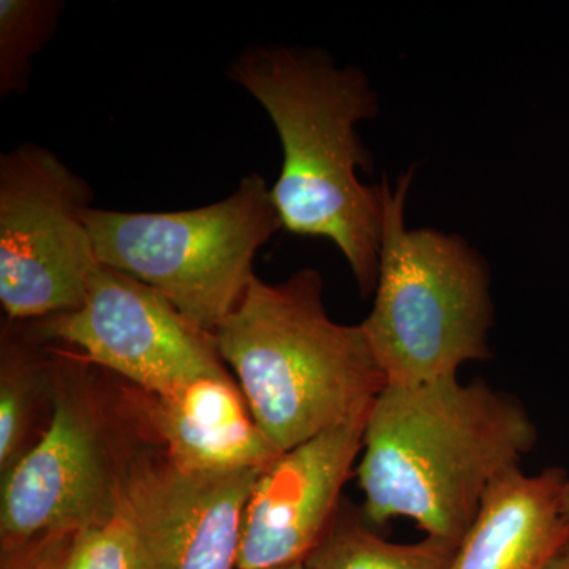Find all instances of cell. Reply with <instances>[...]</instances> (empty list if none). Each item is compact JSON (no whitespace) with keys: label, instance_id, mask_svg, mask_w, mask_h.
I'll use <instances>...</instances> for the list:
<instances>
[{"label":"cell","instance_id":"cell-1","mask_svg":"<svg viewBox=\"0 0 569 569\" xmlns=\"http://www.w3.org/2000/svg\"><path fill=\"white\" fill-rule=\"evenodd\" d=\"M234 84L274 123L283 162L271 187L283 228L329 239L350 264L362 298L373 295L383 238V190L365 186L372 157L358 123L377 118L380 103L365 71L339 67L317 48L261 44L228 67Z\"/></svg>","mask_w":569,"mask_h":569},{"label":"cell","instance_id":"cell-2","mask_svg":"<svg viewBox=\"0 0 569 569\" xmlns=\"http://www.w3.org/2000/svg\"><path fill=\"white\" fill-rule=\"evenodd\" d=\"M537 440L523 403L485 381L387 385L367 415L358 466L367 522L407 518L459 546L490 485Z\"/></svg>","mask_w":569,"mask_h":569},{"label":"cell","instance_id":"cell-3","mask_svg":"<svg viewBox=\"0 0 569 569\" xmlns=\"http://www.w3.org/2000/svg\"><path fill=\"white\" fill-rule=\"evenodd\" d=\"M323 291L317 269L280 283L254 276L213 332L254 421L279 452L366 418L388 385L362 326L331 320Z\"/></svg>","mask_w":569,"mask_h":569},{"label":"cell","instance_id":"cell-4","mask_svg":"<svg viewBox=\"0 0 569 569\" xmlns=\"http://www.w3.org/2000/svg\"><path fill=\"white\" fill-rule=\"evenodd\" d=\"M415 170L383 190V238L373 307L361 321L388 385L458 377L490 359L493 325L488 261L459 234L408 230L406 203Z\"/></svg>","mask_w":569,"mask_h":569},{"label":"cell","instance_id":"cell-5","mask_svg":"<svg viewBox=\"0 0 569 569\" xmlns=\"http://www.w3.org/2000/svg\"><path fill=\"white\" fill-rule=\"evenodd\" d=\"M100 264L140 280L187 320L217 331L252 282L253 260L283 228L263 176H246L233 193L176 212H86Z\"/></svg>","mask_w":569,"mask_h":569},{"label":"cell","instance_id":"cell-6","mask_svg":"<svg viewBox=\"0 0 569 569\" xmlns=\"http://www.w3.org/2000/svg\"><path fill=\"white\" fill-rule=\"evenodd\" d=\"M91 186L43 146L0 157V302L10 321L81 306L99 268L86 212Z\"/></svg>","mask_w":569,"mask_h":569},{"label":"cell","instance_id":"cell-7","mask_svg":"<svg viewBox=\"0 0 569 569\" xmlns=\"http://www.w3.org/2000/svg\"><path fill=\"white\" fill-rule=\"evenodd\" d=\"M37 325L86 361L149 395L204 377L230 376L211 332L187 320L148 284L104 264L93 272L78 309Z\"/></svg>","mask_w":569,"mask_h":569},{"label":"cell","instance_id":"cell-8","mask_svg":"<svg viewBox=\"0 0 569 569\" xmlns=\"http://www.w3.org/2000/svg\"><path fill=\"white\" fill-rule=\"evenodd\" d=\"M122 481L112 470L92 407L74 392H59L43 436L6 471L2 549L110 518Z\"/></svg>","mask_w":569,"mask_h":569},{"label":"cell","instance_id":"cell-9","mask_svg":"<svg viewBox=\"0 0 569 569\" xmlns=\"http://www.w3.org/2000/svg\"><path fill=\"white\" fill-rule=\"evenodd\" d=\"M263 470L197 473L167 462L123 478L141 569H238L247 503Z\"/></svg>","mask_w":569,"mask_h":569},{"label":"cell","instance_id":"cell-10","mask_svg":"<svg viewBox=\"0 0 569 569\" xmlns=\"http://www.w3.org/2000/svg\"><path fill=\"white\" fill-rule=\"evenodd\" d=\"M366 421L332 427L261 471L244 512L238 569L299 563L320 545L361 455Z\"/></svg>","mask_w":569,"mask_h":569},{"label":"cell","instance_id":"cell-11","mask_svg":"<svg viewBox=\"0 0 569 569\" xmlns=\"http://www.w3.org/2000/svg\"><path fill=\"white\" fill-rule=\"evenodd\" d=\"M141 410L167 447L168 462L179 470H263L282 455L230 376L200 378L163 395L144 392Z\"/></svg>","mask_w":569,"mask_h":569},{"label":"cell","instance_id":"cell-12","mask_svg":"<svg viewBox=\"0 0 569 569\" xmlns=\"http://www.w3.org/2000/svg\"><path fill=\"white\" fill-rule=\"evenodd\" d=\"M568 473L509 468L490 485L460 541L452 569H541L569 541L563 509Z\"/></svg>","mask_w":569,"mask_h":569},{"label":"cell","instance_id":"cell-13","mask_svg":"<svg viewBox=\"0 0 569 569\" xmlns=\"http://www.w3.org/2000/svg\"><path fill=\"white\" fill-rule=\"evenodd\" d=\"M458 548L430 537L413 545L391 542L372 530L365 515L337 511L306 565L309 569H452Z\"/></svg>","mask_w":569,"mask_h":569},{"label":"cell","instance_id":"cell-14","mask_svg":"<svg viewBox=\"0 0 569 569\" xmlns=\"http://www.w3.org/2000/svg\"><path fill=\"white\" fill-rule=\"evenodd\" d=\"M59 0H0V97L24 92L31 61L58 29Z\"/></svg>","mask_w":569,"mask_h":569},{"label":"cell","instance_id":"cell-15","mask_svg":"<svg viewBox=\"0 0 569 569\" xmlns=\"http://www.w3.org/2000/svg\"><path fill=\"white\" fill-rule=\"evenodd\" d=\"M32 365L20 343L3 346L0 381V468L3 473L21 458L31 415Z\"/></svg>","mask_w":569,"mask_h":569},{"label":"cell","instance_id":"cell-16","mask_svg":"<svg viewBox=\"0 0 569 569\" xmlns=\"http://www.w3.org/2000/svg\"><path fill=\"white\" fill-rule=\"evenodd\" d=\"M66 569H141L137 530L121 497L110 518L78 531Z\"/></svg>","mask_w":569,"mask_h":569},{"label":"cell","instance_id":"cell-17","mask_svg":"<svg viewBox=\"0 0 569 569\" xmlns=\"http://www.w3.org/2000/svg\"><path fill=\"white\" fill-rule=\"evenodd\" d=\"M77 535L59 531L2 549V569H66Z\"/></svg>","mask_w":569,"mask_h":569},{"label":"cell","instance_id":"cell-18","mask_svg":"<svg viewBox=\"0 0 569 569\" xmlns=\"http://www.w3.org/2000/svg\"><path fill=\"white\" fill-rule=\"evenodd\" d=\"M541 569H569V541Z\"/></svg>","mask_w":569,"mask_h":569},{"label":"cell","instance_id":"cell-19","mask_svg":"<svg viewBox=\"0 0 569 569\" xmlns=\"http://www.w3.org/2000/svg\"><path fill=\"white\" fill-rule=\"evenodd\" d=\"M563 509H565V515H567L569 518V478L567 481V486H565V490H563Z\"/></svg>","mask_w":569,"mask_h":569},{"label":"cell","instance_id":"cell-20","mask_svg":"<svg viewBox=\"0 0 569 569\" xmlns=\"http://www.w3.org/2000/svg\"><path fill=\"white\" fill-rule=\"evenodd\" d=\"M261 569H309V568H307L306 561H299V563L284 565V567L261 568Z\"/></svg>","mask_w":569,"mask_h":569}]
</instances>
